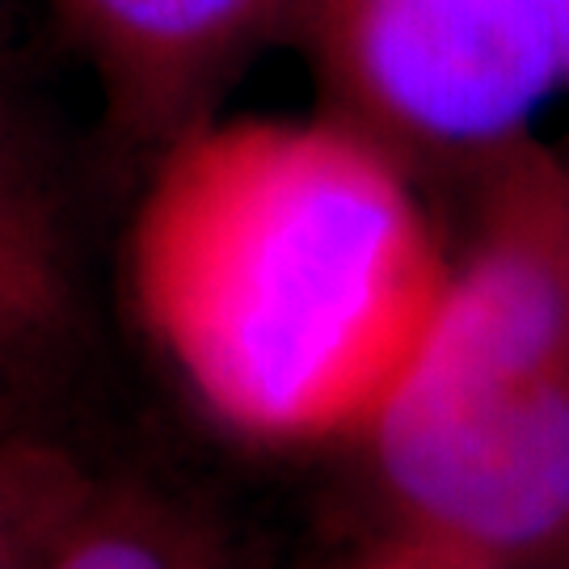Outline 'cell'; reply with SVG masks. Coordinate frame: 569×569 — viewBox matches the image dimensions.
I'll list each match as a JSON object with an SVG mask.
<instances>
[{"mask_svg": "<svg viewBox=\"0 0 569 569\" xmlns=\"http://www.w3.org/2000/svg\"><path fill=\"white\" fill-rule=\"evenodd\" d=\"M127 300L220 430L363 443L443 305L451 244L422 173L338 110L207 114L152 148Z\"/></svg>", "mask_w": 569, "mask_h": 569, "instance_id": "1", "label": "cell"}, {"mask_svg": "<svg viewBox=\"0 0 569 569\" xmlns=\"http://www.w3.org/2000/svg\"><path fill=\"white\" fill-rule=\"evenodd\" d=\"M427 342L367 430L406 540L519 566L569 536V143L472 178Z\"/></svg>", "mask_w": 569, "mask_h": 569, "instance_id": "2", "label": "cell"}, {"mask_svg": "<svg viewBox=\"0 0 569 569\" xmlns=\"http://www.w3.org/2000/svg\"><path fill=\"white\" fill-rule=\"evenodd\" d=\"M326 106L472 182L561 98L552 0H300Z\"/></svg>", "mask_w": 569, "mask_h": 569, "instance_id": "3", "label": "cell"}, {"mask_svg": "<svg viewBox=\"0 0 569 569\" xmlns=\"http://www.w3.org/2000/svg\"><path fill=\"white\" fill-rule=\"evenodd\" d=\"M122 140L161 148L216 114L232 77L300 0H51Z\"/></svg>", "mask_w": 569, "mask_h": 569, "instance_id": "4", "label": "cell"}, {"mask_svg": "<svg viewBox=\"0 0 569 569\" xmlns=\"http://www.w3.org/2000/svg\"><path fill=\"white\" fill-rule=\"evenodd\" d=\"M84 346L72 220L51 169L0 106V435L51 430Z\"/></svg>", "mask_w": 569, "mask_h": 569, "instance_id": "5", "label": "cell"}, {"mask_svg": "<svg viewBox=\"0 0 569 569\" xmlns=\"http://www.w3.org/2000/svg\"><path fill=\"white\" fill-rule=\"evenodd\" d=\"M102 486L56 430L0 435V569H47Z\"/></svg>", "mask_w": 569, "mask_h": 569, "instance_id": "6", "label": "cell"}, {"mask_svg": "<svg viewBox=\"0 0 569 569\" xmlns=\"http://www.w3.org/2000/svg\"><path fill=\"white\" fill-rule=\"evenodd\" d=\"M47 569H224L220 549L186 515L106 481Z\"/></svg>", "mask_w": 569, "mask_h": 569, "instance_id": "7", "label": "cell"}, {"mask_svg": "<svg viewBox=\"0 0 569 569\" xmlns=\"http://www.w3.org/2000/svg\"><path fill=\"white\" fill-rule=\"evenodd\" d=\"M355 569H507V566L477 561V557H465V552L435 549V545H422V540H406V536H401V545L367 557V561H359Z\"/></svg>", "mask_w": 569, "mask_h": 569, "instance_id": "8", "label": "cell"}, {"mask_svg": "<svg viewBox=\"0 0 569 569\" xmlns=\"http://www.w3.org/2000/svg\"><path fill=\"white\" fill-rule=\"evenodd\" d=\"M557 26V68H561V98H569V0H552Z\"/></svg>", "mask_w": 569, "mask_h": 569, "instance_id": "9", "label": "cell"}, {"mask_svg": "<svg viewBox=\"0 0 569 569\" xmlns=\"http://www.w3.org/2000/svg\"><path fill=\"white\" fill-rule=\"evenodd\" d=\"M557 557H569V536H566V545H561V552H557Z\"/></svg>", "mask_w": 569, "mask_h": 569, "instance_id": "10", "label": "cell"}]
</instances>
